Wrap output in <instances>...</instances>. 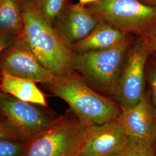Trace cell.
<instances>
[{
	"label": "cell",
	"mask_w": 156,
	"mask_h": 156,
	"mask_svg": "<svg viewBox=\"0 0 156 156\" xmlns=\"http://www.w3.org/2000/svg\"><path fill=\"white\" fill-rule=\"evenodd\" d=\"M1 117L26 142L38 134L55 119L39 105L0 93Z\"/></svg>",
	"instance_id": "7"
},
{
	"label": "cell",
	"mask_w": 156,
	"mask_h": 156,
	"mask_svg": "<svg viewBox=\"0 0 156 156\" xmlns=\"http://www.w3.org/2000/svg\"><path fill=\"white\" fill-rule=\"evenodd\" d=\"M26 142L10 138H0V156H23Z\"/></svg>",
	"instance_id": "17"
},
{
	"label": "cell",
	"mask_w": 156,
	"mask_h": 156,
	"mask_svg": "<svg viewBox=\"0 0 156 156\" xmlns=\"http://www.w3.org/2000/svg\"><path fill=\"white\" fill-rule=\"evenodd\" d=\"M140 39L141 45L150 54L156 53V29Z\"/></svg>",
	"instance_id": "18"
},
{
	"label": "cell",
	"mask_w": 156,
	"mask_h": 156,
	"mask_svg": "<svg viewBox=\"0 0 156 156\" xmlns=\"http://www.w3.org/2000/svg\"><path fill=\"white\" fill-rule=\"evenodd\" d=\"M150 55L140 41L128 51L112 94L123 111L135 105L146 93L145 66Z\"/></svg>",
	"instance_id": "6"
},
{
	"label": "cell",
	"mask_w": 156,
	"mask_h": 156,
	"mask_svg": "<svg viewBox=\"0 0 156 156\" xmlns=\"http://www.w3.org/2000/svg\"><path fill=\"white\" fill-rule=\"evenodd\" d=\"M1 71L13 76L46 84L55 76L39 62L24 38L1 51Z\"/></svg>",
	"instance_id": "8"
},
{
	"label": "cell",
	"mask_w": 156,
	"mask_h": 156,
	"mask_svg": "<svg viewBox=\"0 0 156 156\" xmlns=\"http://www.w3.org/2000/svg\"><path fill=\"white\" fill-rule=\"evenodd\" d=\"M129 37L111 24L101 20L89 35L75 45L72 50L74 53L80 54L107 49L122 43Z\"/></svg>",
	"instance_id": "13"
},
{
	"label": "cell",
	"mask_w": 156,
	"mask_h": 156,
	"mask_svg": "<svg viewBox=\"0 0 156 156\" xmlns=\"http://www.w3.org/2000/svg\"><path fill=\"white\" fill-rule=\"evenodd\" d=\"M149 80L153 95V98L156 107L155 110L156 112V67H153L150 69Z\"/></svg>",
	"instance_id": "19"
},
{
	"label": "cell",
	"mask_w": 156,
	"mask_h": 156,
	"mask_svg": "<svg viewBox=\"0 0 156 156\" xmlns=\"http://www.w3.org/2000/svg\"><path fill=\"white\" fill-rule=\"evenodd\" d=\"M142 3L147 5L156 8V0H140Z\"/></svg>",
	"instance_id": "20"
},
{
	"label": "cell",
	"mask_w": 156,
	"mask_h": 156,
	"mask_svg": "<svg viewBox=\"0 0 156 156\" xmlns=\"http://www.w3.org/2000/svg\"><path fill=\"white\" fill-rule=\"evenodd\" d=\"M25 20L23 0H0V50L24 38Z\"/></svg>",
	"instance_id": "12"
},
{
	"label": "cell",
	"mask_w": 156,
	"mask_h": 156,
	"mask_svg": "<svg viewBox=\"0 0 156 156\" xmlns=\"http://www.w3.org/2000/svg\"><path fill=\"white\" fill-rule=\"evenodd\" d=\"M131 40L104 50L74 53V71L96 89L112 95L122 69Z\"/></svg>",
	"instance_id": "4"
},
{
	"label": "cell",
	"mask_w": 156,
	"mask_h": 156,
	"mask_svg": "<svg viewBox=\"0 0 156 156\" xmlns=\"http://www.w3.org/2000/svg\"><path fill=\"white\" fill-rule=\"evenodd\" d=\"M46 87L66 101L81 120L90 125H101L117 120L122 108L114 101L91 89L75 71L55 76Z\"/></svg>",
	"instance_id": "1"
},
{
	"label": "cell",
	"mask_w": 156,
	"mask_h": 156,
	"mask_svg": "<svg viewBox=\"0 0 156 156\" xmlns=\"http://www.w3.org/2000/svg\"><path fill=\"white\" fill-rule=\"evenodd\" d=\"M155 145L129 138V143L121 156H155Z\"/></svg>",
	"instance_id": "16"
},
{
	"label": "cell",
	"mask_w": 156,
	"mask_h": 156,
	"mask_svg": "<svg viewBox=\"0 0 156 156\" xmlns=\"http://www.w3.org/2000/svg\"><path fill=\"white\" fill-rule=\"evenodd\" d=\"M92 126L70 109L28 140L23 156H79Z\"/></svg>",
	"instance_id": "2"
},
{
	"label": "cell",
	"mask_w": 156,
	"mask_h": 156,
	"mask_svg": "<svg viewBox=\"0 0 156 156\" xmlns=\"http://www.w3.org/2000/svg\"><path fill=\"white\" fill-rule=\"evenodd\" d=\"M24 38L40 63L55 76L74 72L73 52L54 27L24 2Z\"/></svg>",
	"instance_id": "3"
},
{
	"label": "cell",
	"mask_w": 156,
	"mask_h": 156,
	"mask_svg": "<svg viewBox=\"0 0 156 156\" xmlns=\"http://www.w3.org/2000/svg\"><path fill=\"white\" fill-rule=\"evenodd\" d=\"M87 7L101 21L140 39L156 29V8L140 0H98Z\"/></svg>",
	"instance_id": "5"
},
{
	"label": "cell",
	"mask_w": 156,
	"mask_h": 156,
	"mask_svg": "<svg viewBox=\"0 0 156 156\" xmlns=\"http://www.w3.org/2000/svg\"><path fill=\"white\" fill-rule=\"evenodd\" d=\"M97 1L98 0H79V2L80 4L85 5H89L90 4L93 3Z\"/></svg>",
	"instance_id": "21"
},
{
	"label": "cell",
	"mask_w": 156,
	"mask_h": 156,
	"mask_svg": "<svg viewBox=\"0 0 156 156\" xmlns=\"http://www.w3.org/2000/svg\"><path fill=\"white\" fill-rule=\"evenodd\" d=\"M35 83L31 79L13 76L1 71V93L48 108L45 94Z\"/></svg>",
	"instance_id": "14"
},
{
	"label": "cell",
	"mask_w": 156,
	"mask_h": 156,
	"mask_svg": "<svg viewBox=\"0 0 156 156\" xmlns=\"http://www.w3.org/2000/svg\"><path fill=\"white\" fill-rule=\"evenodd\" d=\"M81 156V155H80V156Z\"/></svg>",
	"instance_id": "24"
},
{
	"label": "cell",
	"mask_w": 156,
	"mask_h": 156,
	"mask_svg": "<svg viewBox=\"0 0 156 156\" xmlns=\"http://www.w3.org/2000/svg\"><path fill=\"white\" fill-rule=\"evenodd\" d=\"M155 56H156V53H155Z\"/></svg>",
	"instance_id": "23"
},
{
	"label": "cell",
	"mask_w": 156,
	"mask_h": 156,
	"mask_svg": "<svg viewBox=\"0 0 156 156\" xmlns=\"http://www.w3.org/2000/svg\"><path fill=\"white\" fill-rule=\"evenodd\" d=\"M23 1H24V2H27L28 1V0H23Z\"/></svg>",
	"instance_id": "22"
},
{
	"label": "cell",
	"mask_w": 156,
	"mask_h": 156,
	"mask_svg": "<svg viewBox=\"0 0 156 156\" xmlns=\"http://www.w3.org/2000/svg\"><path fill=\"white\" fill-rule=\"evenodd\" d=\"M100 22L87 6L80 3H71L53 26L65 44L72 49L89 35Z\"/></svg>",
	"instance_id": "9"
},
{
	"label": "cell",
	"mask_w": 156,
	"mask_h": 156,
	"mask_svg": "<svg viewBox=\"0 0 156 156\" xmlns=\"http://www.w3.org/2000/svg\"><path fill=\"white\" fill-rule=\"evenodd\" d=\"M25 3L52 26L71 4V0H28Z\"/></svg>",
	"instance_id": "15"
},
{
	"label": "cell",
	"mask_w": 156,
	"mask_h": 156,
	"mask_svg": "<svg viewBox=\"0 0 156 156\" xmlns=\"http://www.w3.org/2000/svg\"><path fill=\"white\" fill-rule=\"evenodd\" d=\"M129 138L118 119L91 126L81 156H121Z\"/></svg>",
	"instance_id": "10"
},
{
	"label": "cell",
	"mask_w": 156,
	"mask_h": 156,
	"mask_svg": "<svg viewBox=\"0 0 156 156\" xmlns=\"http://www.w3.org/2000/svg\"><path fill=\"white\" fill-rule=\"evenodd\" d=\"M130 138L156 145V112L145 93L133 107L122 112L118 119Z\"/></svg>",
	"instance_id": "11"
}]
</instances>
